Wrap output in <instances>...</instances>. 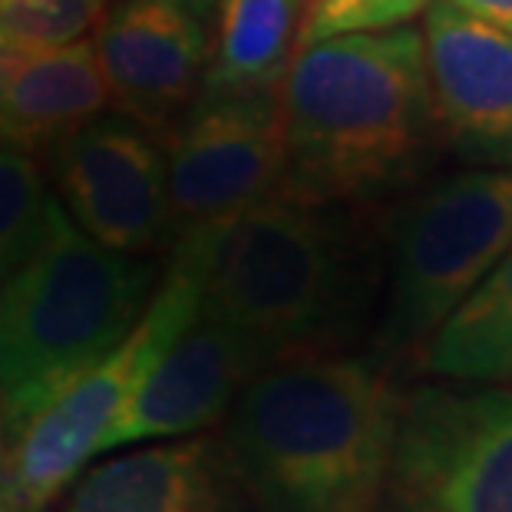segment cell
Returning <instances> with one entry per match:
<instances>
[{
  "mask_svg": "<svg viewBox=\"0 0 512 512\" xmlns=\"http://www.w3.org/2000/svg\"><path fill=\"white\" fill-rule=\"evenodd\" d=\"M328 209L275 192L172 238V268L192 281L199 311L235 331L265 367L328 351L357 318V258Z\"/></svg>",
  "mask_w": 512,
  "mask_h": 512,
  "instance_id": "obj_3",
  "label": "cell"
},
{
  "mask_svg": "<svg viewBox=\"0 0 512 512\" xmlns=\"http://www.w3.org/2000/svg\"><path fill=\"white\" fill-rule=\"evenodd\" d=\"M420 364L460 384L512 380V242L423 344Z\"/></svg>",
  "mask_w": 512,
  "mask_h": 512,
  "instance_id": "obj_16",
  "label": "cell"
},
{
  "mask_svg": "<svg viewBox=\"0 0 512 512\" xmlns=\"http://www.w3.org/2000/svg\"><path fill=\"white\" fill-rule=\"evenodd\" d=\"M156 285L143 255L80 232L50 195L30 255L0 285V413L20 430L63 384L136 328Z\"/></svg>",
  "mask_w": 512,
  "mask_h": 512,
  "instance_id": "obj_4",
  "label": "cell"
},
{
  "mask_svg": "<svg viewBox=\"0 0 512 512\" xmlns=\"http://www.w3.org/2000/svg\"><path fill=\"white\" fill-rule=\"evenodd\" d=\"M53 512H258L228 466L219 437H195L113 456L80 476Z\"/></svg>",
  "mask_w": 512,
  "mask_h": 512,
  "instance_id": "obj_13",
  "label": "cell"
},
{
  "mask_svg": "<svg viewBox=\"0 0 512 512\" xmlns=\"http://www.w3.org/2000/svg\"><path fill=\"white\" fill-rule=\"evenodd\" d=\"M423 24L440 133L470 156L512 162V37L450 0H430Z\"/></svg>",
  "mask_w": 512,
  "mask_h": 512,
  "instance_id": "obj_11",
  "label": "cell"
},
{
  "mask_svg": "<svg viewBox=\"0 0 512 512\" xmlns=\"http://www.w3.org/2000/svg\"><path fill=\"white\" fill-rule=\"evenodd\" d=\"M258 370H265V361L252 347L195 304L192 321L143 377L123 417L103 440V453L212 427Z\"/></svg>",
  "mask_w": 512,
  "mask_h": 512,
  "instance_id": "obj_12",
  "label": "cell"
},
{
  "mask_svg": "<svg viewBox=\"0 0 512 512\" xmlns=\"http://www.w3.org/2000/svg\"><path fill=\"white\" fill-rule=\"evenodd\" d=\"M106 90L93 40L30 50L0 93V143L50 149L76 126L106 113Z\"/></svg>",
  "mask_w": 512,
  "mask_h": 512,
  "instance_id": "obj_14",
  "label": "cell"
},
{
  "mask_svg": "<svg viewBox=\"0 0 512 512\" xmlns=\"http://www.w3.org/2000/svg\"><path fill=\"white\" fill-rule=\"evenodd\" d=\"M195 304L199 298L192 281L169 268L136 328L10 433V450L0 456V499L10 509L43 512L53 506L83 466L103 453V440L123 417L143 377L192 321Z\"/></svg>",
  "mask_w": 512,
  "mask_h": 512,
  "instance_id": "obj_6",
  "label": "cell"
},
{
  "mask_svg": "<svg viewBox=\"0 0 512 512\" xmlns=\"http://www.w3.org/2000/svg\"><path fill=\"white\" fill-rule=\"evenodd\" d=\"M512 242V166L433 182L397 215L390 235V291L377 354L400 361L433 331Z\"/></svg>",
  "mask_w": 512,
  "mask_h": 512,
  "instance_id": "obj_5",
  "label": "cell"
},
{
  "mask_svg": "<svg viewBox=\"0 0 512 512\" xmlns=\"http://www.w3.org/2000/svg\"><path fill=\"white\" fill-rule=\"evenodd\" d=\"M162 4H172V7L185 10V14L199 17L202 24H212V17H215V4H219V0H162Z\"/></svg>",
  "mask_w": 512,
  "mask_h": 512,
  "instance_id": "obj_22",
  "label": "cell"
},
{
  "mask_svg": "<svg viewBox=\"0 0 512 512\" xmlns=\"http://www.w3.org/2000/svg\"><path fill=\"white\" fill-rule=\"evenodd\" d=\"M308 0H219L202 93L248 96L278 90L294 57Z\"/></svg>",
  "mask_w": 512,
  "mask_h": 512,
  "instance_id": "obj_15",
  "label": "cell"
},
{
  "mask_svg": "<svg viewBox=\"0 0 512 512\" xmlns=\"http://www.w3.org/2000/svg\"><path fill=\"white\" fill-rule=\"evenodd\" d=\"M0 512H17V509H10V506L4 503V499H0Z\"/></svg>",
  "mask_w": 512,
  "mask_h": 512,
  "instance_id": "obj_24",
  "label": "cell"
},
{
  "mask_svg": "<svg viewBox=\"0 0 512 512\" xmlns=\"http://www.w3.org/2000/svg\"><path fill=\"white\" fill-rule=\"evenodd\" d=\"M427 7L430 0H308L294 50L337 34L403 27L413 17H420Z\"/></svg>",
  "mask_w": 512,
  "mask_h": 512,
  "instance_id": "obj_19",
  "label": "cell"
},
{
  "mask_svg": "<svg viewBox=\"0 0 512 512\" xmlns=\"http://www.w3.org/2000/svg\"><path fill=\"white\" fill-rule=\"evenodd\" d=\"M377 512H512V390L430 384L403 397Z\"/></svg>",
  "mask_w": 512,
  "mask_h": 512,
  "instance_id": "obj_7",
  "label": "cell"
},
{
  "mask_svg": "<svg viewBox=\"0 0 512 512\" xmlns=\"http://www.w3.org/2000/svg\"><path fill=\"white\" fill-rule=\"evenodd\" d=\"M106 0H0V37L24 50L83 40L100 24Z\"/></svg>",
  "mask_w": 512,
  "mask_h": 512,
  "instance_id": "obj_18",
  "label": "cell"
},
{
  "mask_svg": "<svg viewBox=\"0 0 512 512\" xmlns=\"http://www.w3.org/2000/svg\"><path fill=\"white\" fill-rule=\"evenodd\" d=\"M288 176L278 192L337 205L420 169L440 133L413 27L357 30L298 47L278 83Z\"/></svg>",
  "mask_w": 512,
  "mask_h": 512,
  "instance_id": "obj_2",
  "label": "cell"
},
{
  "mask_svg": "<svg viewBox=\"0 0 512 512\" xmlns=\"http://www.w3.org/2000/svg\"><path fill=\"white\" fill-rule=\"evenodd\" d=\"M50 149L57 199L93 242L146 255L172 238L166 152L152 129L123 113H100Z\"/></svg>",
  "mask_w": 512,
  "mask_h": 512,
  "instance_id": "obj_9",
  "label": "cell"
},
{
  "mask_svg": "<svg viewBox=\"0 0 512 512\" xmlns=\"http://www.w3.org/2000/svg\"><path fill=\"white\" fill-rule=\"evenodd\" d=\"M172 238L185 228L275 195L288 176L278 96L199 93L166 133Z\"/></svg>",
  "mask_w": 512,
  "mask_h": 512,
  "instance_id": "obj_8",
  "label": "cell"
},
{
  "mask_svg": "<svg viewBox=\"0 0 512 512\" xmlns=\"http://www.w3.org/2000/svg\"><path fill=\"white\" fill-rule=\"evenodd\" d=\"M50 192L37 152L0 143V285L34 248Z\"/></svg>",
  "mask_w": 512,
  "mask_h": 512,
  "instance_id": "obj_17",
  "label": "cell"
},
{
  "mask_svg": "<svg viewBox=\"0 0 512 512\" xmlns=\"http://www.w3.org/2000/svg\"><path fill=\"white\" fill-rule=\"evenodd\" d=\"M4 430H7L4 427V413H0V440H4ZM0 456H4V450H0Z\"/></svg>",
  "mask_w": 512,
  "mask_h": 512,
  "instance_id": "obj_23",
  "label": "cell"
},
{
  "mask_svg": "<svg viewBox=\"0 0 512 512\" xmlns=\"http://www.w3.org/2000/svg\"><path fill=\"white\" fill-rule=\"evenodd\" d=\"M450 4H456L460 10H466V14L486 20V24H493L512 37V0H450Z\"/></svg>",
  "mask_w": 512,
  "mask_h": 512,
  "instance_id": "obj_20",
  "label": "cell"
},
{
  "mask_svg": "<svg viewBox=\"0 0 512 512\" xmlns=\"http://www.w3.org/2000/svg\"><path fill=\"white\" fill-rule=\"evenodd\" d=\"M110 103L166 133L202 93L209 70V24L162 0H119L93 34Z\"/></svg>",
  "mask_w": 512,
  "mask_h": 512,
  "instance_id": "obj_10",
  "label": "cell"
},
{
  "mask_svg": "<svg viewBox=\"0 0 512 512\" xmlns=\"http://www.w3.org/2000/svg\"><path fill=\"white\" fill-rule=\"evenodd\" d=\"M27 53H30V50L17 47V43H10V40L0 37V93H4V86L10 83V76L17 73L20 63H24Z\"/></svg>",
  "mask_w": 512,
  "mask_h": 512,
  "instance_id": "obj_21",
  "label": "cell"
},
{
  "mask_svg": "<svg viewBox=\"0 0 512 512\" xmlns=\"http://www.w3.org/2000/svg\"><path fill=\"white\" fill-rule=\"evenodd\" d=\"M400 400L370 357H285L242 387L219 443L258 512H377Z\"/></svg>",
  "mask_w": 512,
  "mask_h": 512,
  "instance_id": "obj_1",
  "label": "cell"
}]
</instances>
